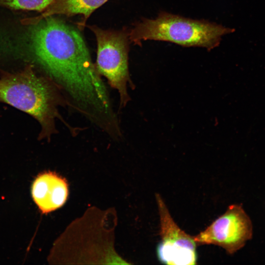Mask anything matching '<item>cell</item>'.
<instances>
[{"label":"cell","mask_w":265,"mask_h":265,"mask_svg":"<svg viewBox=\"0 0 265 265\" xmlns=\"http://www.w3.org/2000/svg\"><path fill=\"white\" fill-rule=\"evenodd\" d=\"M31 25L35 61L59 88L67 105L108 135L120 128L106 87L79 30L54 15Z\"/></svg>","instance_id":"6da1fadb"},{"label":"cell","mask_w":265,"mask_h":265,"mask_svg":"<svg viewBox=\"0 0 265 265\" xmlns=\"http://www.w3.org/2000/svg\"><path fill=\"white\" fill-rule=\"evenodd\" d=\"M113 210L90 208L75 220L54 242L48 257L50 264L60 262L129 264L113 247L116 220L109 222Z\"/></svg>","instance_id":"7a4b0ae2"},{"label":"cell","mask_w":265,"mask_h":265,"mask_svg":"<svg viewBox=\"0 0 265 265\" xmlns=\"http://www.w3.org/2000/svg\"><path fill=\"white\" fill-rule=\"evenodd\" d=\"M0 102L37 120L41 128L39 140H50L57 132L55 120L61 119L58 107L67 105L56 85L47 77L36 74L31 65L19 72L2 74L0 77Z\"/></svg>","instance_id":"3957f363"},{"label":"cell","mask_w":265,"mask_h":265,"mask_svg":"<svg viewBox=\"0 0 265 265\" xmlns=\"http://www.w3.org/2000/svg\"><path fill=\"white\" fill-rule=\"evenodd\" d=\"M235 31L234 28L208 21L160 11L155 18H144L137 22L128 36L135 45L154 40L211 50L220 45L223 36Z\"/></svg>","instance_id":"277c9868"},{"label":"cell","mask_w":265,"mask_h":265,"mask_svg":"<svg viewBox=\"0 0 265 265\" xmlns=\"http://www.w3.org/2000/svg\"><path fill=\"white\" fill-rule=\"evenodd\" d=\"M89 28L97 41L96 70L118 91L120 108H122L130 100L128 85L132 84L128 66V34L102 29L95 26H90Z\"/></svg>","instance_id":"5b68a950"},{"label":"cell","mask_w":265,"mask_h":265,"mask_svg":"<svg viewBox=\"0 0 265 265\" xmlns=\"http://www.w3.org/2000/svg\"><path fill=\"white\" fill-rule=\"evenodd\" d=\"M252 234L249 217L240 206L235 204L230 205L204 231L193 236V239L197 245H217L233 254L244 245Z\"/></svg>","instance_id":"8992f818"},{"label":"cell","mask_w":265,"mask_h":265,"mask_svg":"<svg viewBox=\"0 0 265 265\" xmlns=\"http://www.w3.org/2000/svg\"><path fill=\"white\" fill-rule=\"evenodd\" d=\"M160 221L161 240L157 247L159 260L171 265L197 264V245L192 237L182 230L172 217L159 193L156 194Z\"/></svg>","instance_id":"52a82bcc"},{"label":"cell","mask_w":265,"mask_h":265,"mask_svg":"<svg viewBox=\"0 0 265 265\" xmlns=\"http://www.w3.org/2000/svg\"><path fill=\"white\" fill-rule=\"evenodd\" d=\"M31 194L41 212L47 214L64 205L68 196V185L64 178L56 173L45 171L33 181Z\"/></svg>","instance_id":"ba28073f"},{"label":"cell","mask_w":265,"mask_h":265,"mask_svg":"<svg viewBox=\"0 0 265 265\" xmlns=\"http://www.w3.org/2000/svg\"><path fill=\"white\" fill-rule=\"evenodd\" d=\"M108 0H53L41 15L28 18L29 24H34L40 19L49 16L64 15L73 16L80 15L84 21L89 18L92 12Z\"/></svg>","instance_id":"9c48e42d"},{"label":"cell","mask_w":265,"mask_h":265,"mask_svg":"<svg viewBox=\"0 0 265 265\" xmlns=\"http://www.w3.org/2000/svg\"><path fill=\"white\" fill-rule=\"evenodd\" d=\"M53 0H0V5L23 10L43 12Z\"/></svg>","instance_id":"30bf717a"}]
</instances>
